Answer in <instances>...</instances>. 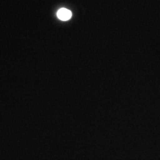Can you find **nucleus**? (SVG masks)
I'll return each mask as SVG.
<instances>
[{"instance_id":"nucleus-1","label":"nucleus","mask_w":160,"mask_h":160,"mask_svg":"<svg viewBox=\"0 0 160 160\" xmlns=\"http://www.w3.org/2000/svg\"><path fill=\"white\" fill-rule=\"evenodd\" d=\"M57 16L62 21L68 20L72 17V12L67 8H61L57 12Z\"/></svg>"}]
</instances>
